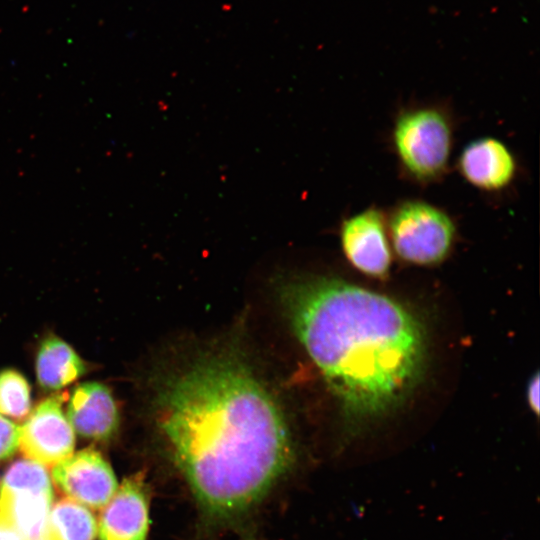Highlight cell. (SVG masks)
I'll return each instance as SVG.
<instances>
[{"mask_svg": "<svg viewBox=\"0 0 540 540\" xmlns=\"http://www.w3.org/2000/svg\"><path fill=\"white\" fill-rule=\"evenodd\" d=\"M460 177L486 195H500L512 188L520 173L514 151L503 140L482 136L466 143L456 158Z\"/></svg>", "mask_w": 540, "mask_h": 540, "instance_id": "7", "label": "cell"}, {"mask_svg": "<svg viewBox=\"0 0 540 540\" xmlns=\"http://www.w3.org/2000/svg\"><path fill=\"white\" fill-rule=\"evenodd\" d=\"M36 540H46L44 537H41L39 539H36Z\"/></svg>", "mask_w": 540, "mask_h": 540, "instance_id": "18", "label": "cell"}, {"mask_svg": "<svg viewBox=\"0 0 540 540\" xmlns=\"http://www.w3.org/2000/svg\"><path fill=\"white\" fill-rule=\"evenodd\" d=\"M389 240L403 261L432 266L445 260L457 238V224L444 208L424 199L406 198L386 212Z\"/></svg>", "mask_w": 540, "mask_h": 540, "instance_id": "4", "label": "cell"}, {"mask_svg": "<svg viewBox=\"0 0 540 540\" xmlns=\"http://www.w3.org/2000/svg\"><path fill=\"white\" fill-rule=\"evenodd\" d=\"M0 540H25L12 526L0 518Z\"/></svg>", "mask_w": 540, "mask_h": 540, "instance_id": "17", "label": "cell"}, {"mask_svg": "<svg viewBox=\"0 0 540 540\" xmlns=\"http://www.w3.org/2000/svg\"><path fill=\"white\" fill-rule=\"evenodd\" d=\"M339 237L342 251L354 268L372 277L387 275L392 252L385 211L370 205L347 216L340 224Z\"/></svg>", "mask_w": 540, "mask_h": 540, "instance_id": "6", "label": "cell"}, {"mask_svg": "<svg viewBox=\"0 0 540 540\" xmlns=\"http://www.w3.org/2000/svg\"><path fill=\"white\" fill-rule=\"evenodd\" d=\"M281 298L353 434L402 405L422 379L425 331L398 302L323 277L292 281Z\"/></svg>", "mask_w": 540, "mask_h": 540, "instance_id": "2", "label": "cell"}, {"mask_svg": "<svg viewBox=\"0 0 540 540\" xmlns=\"http://www.w3.org/2000/svg\"><path fill=\"white\" fill-rule=\"evenodd\" d=\"M156 403L160 429L206 524L248 514L291 464L282 412L235 359L196 360L164 382Z\"/></svg>", "mask_w": 540, "mask_h": 540, "instance_id": "1", "label": "cell"}, {"mask_svg": "<svg viewBox=\"0 0 540 540\" xmlns=\"http://www.w3.org/2000/svg\"><path fill=\"white\" fill-rule=\"evenodd\" d=\"M456 123L443 103H413L392 121L389 143L402 176L419 186L436 184L450 170Z\"/></svg>", "mask_w": 540, "mask_h": 540, "instance_id": "3", "label": "cell"}, {"mask_svg": "<svg viewBox=\"0 0 540 540\" xmlns=\"http://www.w3.org/2000/svg\"><path fill=\"white\" fill-rule=\"evenodd\" d=\"M19 447V427L0 414V460L12 456Z\"/></svg>", "mask_w": 540, "mask_h": 540, "instance_id": "15", "label": "cell"}, {"mask_svg": "<svg viewBox=\"0 0 540 540\" xmlns=\"http://www.w3.org/2000/svg\"><path fill=\"white\" fill-rule=\"evenodd\" d=\"M97 531L92 512L86 506L64 498L51 507L43 537L46 540H94Z\"/></svg>", "mask_w": 540, "mask_h": 540, "instance_id": "13", "label": "cell"}, {"mask_svg": "<svg viewBox=\"0 0 540 540\" xmlns=\"http://www.w3.org/2000/svg\"><path fill=\"white\" fill-rule=\"evenodd\" d=\"M62 402L61 395L43 400L19 427L22 454L46 467H53L74 450L75 436L63 413Z\"/></svg>", "mask_w": 540, "mask_h": 540, "instance_id": "8", "label": "cell"}, {"mask_svg": "<svg viewBox=\"0 0 540 540\" xmlns=\"http://www.w3.org/2000/svg\"><path fill=\"white\" fill-rule=\"evenodd\" d=\"M59 490L87 508L101 510L118 488L110 465L94 449H84L52 467Z\"/></svg>", "mask_w": 540, "mask_h": 540, "instance_id": "9", "label": "cell"}, {"mask_svg": "<svg viewBox=\"0 0 540 540\" xmlns=\"http://www.w3.org/2000/svg\"><path fill=\"white\" fill-rule=\"evenodd\" d=\"M85 372V364L74 349L62 339L50 336L39 346L36 375L45 390H59Z\"/></svg>", "mask_w": 540, "mask_h": 540, "instance_id": "12", "label": "cell"}, {"mask_svg": "<svg viewBox=\"0 0 540 540\" xmlns=\"http://www.w3.org/2000/svg\"><path fill=\"white\" fill-rule=\"evenodd\" d=\"M47 467L30 459L14 462L0 486V518L25 540L43 537L53 503Z\"/></svg>", "mask_w": 540, "mask_h": 540, "instance_id": "5", "label": "cell"}, {"mask_svg": "<svg viewBox=\"0 0 540 540\" xmlns=\"http://www.w3.org/2000/svg\"><path fill=\"white\" fill-rule=\"evenodd\" d=\"M527 399L531 409L539 412V376L536 374L530 381L527 389Z\"/></svg>", "mask_w": 540, "mask_h": 540, "instance_id": "16", "label": "cell"}, {"mask_svg": "<svg viewBox=\"0 0 540 540\" xmlns=\"http://www.w3.org/2000/svg\"><path fill=\"white\" fill-rule=\"evenodd\" d=\"M67 416L79 435L93 440L110 438L119 424L113 395L108 387L99 382L82 383L73 390Z\"/></svg>", "mask_w": 540, "mask_h": 540, "instance_id": "11", "label": "cell"}, {"mask_svg": "<svg viewBox=\"0 0 540 540\" xmlns=\"http://www.w3.org/2000/svg\"><path fill=\"white\" fill-rule=\"evenodd\" d=\"M100 540H146L149 529L148 494L140 479H126L101 509Z\"/></svg>", "mask_w": 540, "mask_h": 540, "instance_id": "10", "label": "cell"}, {"mask_svg": "<svg viewBox=\"0 0 540 540\" xmlns=\"http://www.w3.org/2000/svg\"><path fill=\"white\" fill-rule=\"evenodd\" d=\"M30 409L31 393L26 378L14 369L0 371V413L21 420Z\"/></svg>", "mask_w": 540, "mask_h": 540, "instance_id": "14", "label": "cell"}]
</instances>
